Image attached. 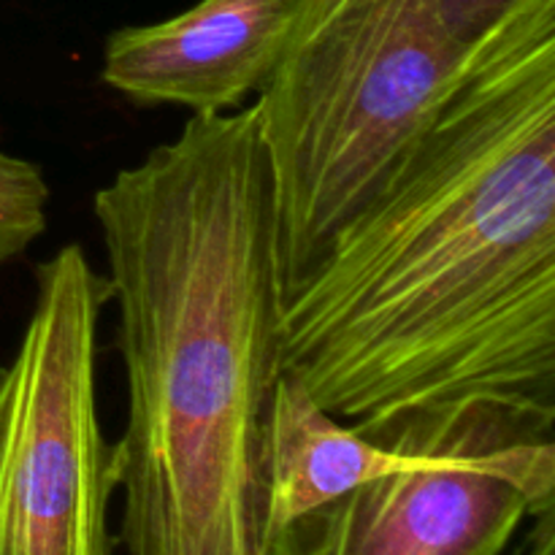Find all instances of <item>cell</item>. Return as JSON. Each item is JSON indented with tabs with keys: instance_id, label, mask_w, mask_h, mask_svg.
I'll list each match as a JSON object with an SVG mask.
<instances>
[{
	"instance_id": "1",
	"label": "cell",
	"mask_w": 555,
	"mask_h": 555,
	"mask_svg": "<svg viewBox=\"0 0 555 555\" xmlns=\"http://www.w3.org/2000/svg\"><path fill=\"white\" fill-rule=\"evenodd\" d=\"M280 374L363 437L555 423V0H515L383 193L282 298Z\"/></svg>"
},
{
	"instance_id": "2",
	"label": "cell",
	"mask_w": 555,
	"mask_h": 555,
	"mask_svg": "<svg viewBox=\"0 0 555 555\" xmlns=\"http://www.w3.org/2000/svg\"><path fill=\"white\" fill-rule=\"evenodd\" d=\"M92 215L128 383L112 444L125 555H266L282 298L258 103L190 114L95 190Z\"/></svg>"
},
{
	"instance_id": "3",
	"label": "cell",
	"mask_w": 555,
	"mask_h": 555,
	"mask_svg": "<svg viewBox=\"0 0 555 555\" xmlns=\"http://www.w3.org/2000/svg\"><path fill=\"white\" fill-rule=\"evenodd\" d=\"M475 43L442 0H298L255 95L276 204L280 298L296 291L431 130Z\"/></svg>"
},
{
	"instance_id": "4",
	"label": "cell",
	"mask_w": 555,
	"mask_h": 555,
	"mask_svg": "<svg viewBox=\"0 0 555 555\" xmlns=\"http://www.w3.org/2000/svg\"><path fill=\"white\" fill-rule=\"evenodd\" d=\"M108 301L79 244L36 266L30 318L0 369V555H114L117 480L95 393Z\"/></svg>"
},
{
	"instance_id": "5",
	"label": "cell",
	"mask_w": 555,
	"mask_h": 555,
	"mask_svg": "<svg viewBox=\"0 0 555 555\" xmlns=\"http://www.w3.org/2000/svg\"><path fill=\"white\" fill-rule=\"evenodd\" d=\"M555 423L499 406L374 434L415 450L269 537L266 555H504L526 518L553 513Z\"/></svg>"
},
{
	"instance_id": "6",
	"label": "cell",
	"mask_w": 555,
	"mask_h": 555,
	"mask_svg": "<svg viewBox=\"0 0 555 555\" xmlns=\"http://www.w3.org/2000/svg\"><path fill=\"white\" fill-rule=\"evenodd\" d=\"M298 0H198L152 25L119 27L103 43L101 79L144 106L228 114L263 90Z\"/></svg>"
},
{
	"instance_id": "7",
	"label": "cell",
	"mask_w": 555,
	"mask_h": 555,
	"mask_svg": "<svg viewBox=\"0 0 555 555\" xmlns=\"http://www.w3.org/2000/svg\"><path fill=\"white\" fill-rule=\"evenodd\" d=\"M49 225V182L43 168L0 141V269L22 258Z\"/></svg>"
},
{
	"instance_id": "8",
	"label": "cell",
	"mask_w": 555,
	"mask_h": 555,
	"mask_svg": "<svg viewBox=\"0 0 555 555\" xmlns=\"http://www.w3.org/2000/svg\"><path fill=\"white\" fill-rule=\"evenodd\" d=\"M515 0H442L450 30L464 43H475Z\"/></svg>"
},
{
	"instance_id": "9",
	"label": "cell",
	"mask_w": 555,
	"mask_h": 555,
	"mask_svg": "<svg viewBox=\"0 0 555 555\" xmlns=\"http://www.w3.org/2000/svg\"><path fill=\"white\" fill-rule=\"evenodd\" d=\"M518 555H553V513L542 515L540 529H537V534H531L529 545Z\"/></svg>"
}]
</instances>
